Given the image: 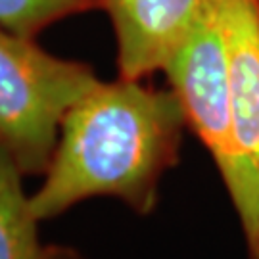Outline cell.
<instances>
[{
  "label": "cell",
  "instance_id": "obj_1",
  "mask_svg": "<svg viewBox=\"0 0 259 259\" xmlns=\"http://www.w3.org/2000/svg\"><path fill=\"white\" fill-rule=\"evenodd\" d=\"M188 127L171 89L117 77L98 81L65 113L31 211L48 221L96 196H110L139 215L157 204L159 181L179 163Z\"/></svg>",
  "mask_w": 259,
  "mask_h": 259
},
{
  "label": "cell",
  "instance_id": "obj_2",
  "mask_svg": "<svg viewBox=\"0 0 259 259\" xmlns=\"http://www.w3.org/2000/svg\"><path fill=\"white\" fill-rule=\"evenodd\" d=\"M163 73L192 129L211 154L242 223L251 259H259V173L240 152L231 115L229 52L221 0H207Z\"/></svg>",
  "mask_w": 259,
  "mask_h": 259
},
{
  "label": "cell",
  "instance_id": "obj_3",
  "mask_svg": "<svg viewBox=\"0 0 259 259\" xmlns=\"http://www.w3.org/2000/svg\"><path fill=\"white\" fill-rule=\"evenodd\" d=\"M100 79L0 25V146L25 177L45 175L65 113Z\"/></svg>",
  "mask_w": 259,
  "mask_h": 259
},
{
  "label": "cell",
  "instance_id": "obj_4",
  "mask_svg": "<svg viewBox=\"0 0 259 259\" xmlns=\"http://www.w3.org/2000/svg\"><path fill=\"white\" fill-rule=\"evenodd\" d=\"M96 4L113 25L119 77L144 81L163 71L207 0H96Z\"/></svg>",
  "mask_w": 259,
  "mask_h": 259
},
{
  "label": "cell",
  "instance_id": "obj_5",
  "mask_svg": "<svg viewBox=\"0 0 259 259\" xmlns=\"http://www.w3.org/2000/svg\"><path fill=\"white\" fill-rule=\"evenodd\" d=\"M234 139L259 173V0H221Z\"/></svg>",
  "mask_w": 259,
  "mask_h": 259
},
{
  "label": "cell",
  "instance_id": "obj_6",
  "mask_svg": "<svg viewBox=\"0 0 259 259\" xmlns=\"http://www.w3.org/2000/svg\"><path fill=\"white\" fill-rule=\"evenodd\" d=\"M23 177L14 157L0 146V259H83L73 248L40 240V221L23 192Z\"/></svg>",
  "mask_w": 259,
  "mask_h": 259
},
{
  "label": "cell",
  "instance_id": "obj_7",
  "mask_svg": "<svg viewBox=\"0 0 259 259\" xmlns=\"http://www.w3.org/2000/svg\"><path fill=\"white\" fill-rule=\"evenodd\" d=\"M91 10H98L96 0H0V25L37 38L56 21Z\"/></svg>",
  "mask_w": 259,
  "mask_h": 259
}]
</instances>
